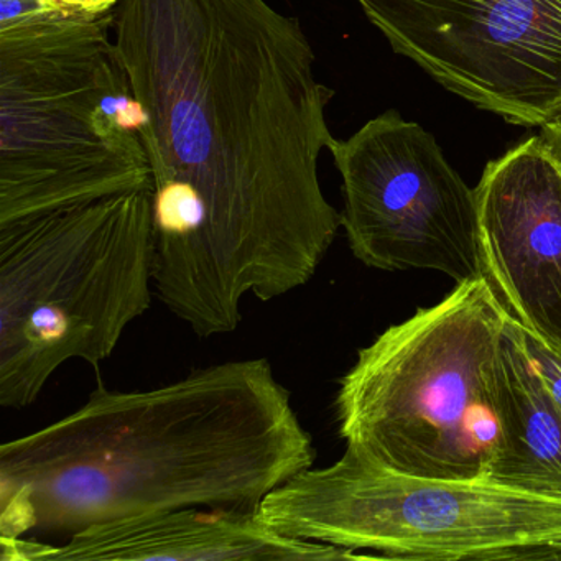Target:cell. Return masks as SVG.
I'll return each instance as SVG.
<instances>
[{
	"label": "cell",
	"mask_w": 561,
	"mask_h": 561,
	"mask_svg": "<svg viewBox=\"0 0 561 561\" xmlns=\"http://www.w3.org/2000/svg\"><path fill=\"white\" fill-rule=\"evenodd\" d=\"M330 152L357 261L386 272H442L456 284L482 277L474 190L432 134L392 110L336 139Z\"/></svg>",
	"instance_id": "obj_7"
},
{
	"label": "cell",
	"mask_w": 561,
	"mask_h": 561,
	"mask_svg": "<svg viewBox=\"0 0 561 561\" xmlns=\"http://www.w3.org/2000/svg\"><path fill=\"white\" fill-rule=\"evenodd\" d=\"M114 38L152 170L153 288L199 337L231 333L248 295L307 285L343 228L318 175L334 91L267 0H121Z\"/></svg>",
	"instance_id": "obj_1"
},
{
	"label": "cell",
	"mask_w": 561,
	"mask_h": 561,
	"mask_svg": "<svg viewBox=\"0 0 561 561\" xmlns=\"http://www.w3.org/2000/svg\"><path fill=\"white\" fill-rule=\"evenodd\" d=\"M560 169H561V165H560Z\"/></svg>",
	"instance_id": "obj_16"
},
{
	"label": "cell",
	"mask_w": 561,
	"mask_h": 561,
	"mask_svg": "<svg viewBox=\"0 0 561 561\" xmlns=\"http://www.w3.org/2000/svg\"><path fill=\"white\" fill-rule=\"evenodd\" d=\"M561 561V540L531 548L522 557L520 561Z\"/></svg>",
	"instance_id": "obj_15"
},
{
	"label": "cell",
	"mask_w": 561,
	"mask_h": 561,
	"mask_svg": "<svg viewBox=\"0 0 561 561\" xmlns=\"http://www.w3.org/2000/svg\"><path fill=\"white\" fill-rule=\"evenodd\" d=\"M152 186L0 225V407L111 356L152 304Z\"/></svg>",
	"instance_id": "obj_5"
},
{
	"label": "cell",
	"mask_w": 561,
	"mask_h": 561,
	"mask_svg": "<svg viewBox=\"0 0 561 561\" xmlns=\"http://www.w3.org/2000/svg\"><path fill=\"white\" fill-rule=\"evenodd\" d=\"M2 561H317L370 558L347 548L284 537L255 512L175 508L93 525L48 545L0 540Z\"/></svg>",
	"instance_id": "obj_10"
},
{
	"label": "cell",
	"mask_w": 561,
	"mask_h": 561,
	"mask_svg": "<svg viewBox=\"0 0 561 561\" xmlns=\"http://www.w3.org/2000/svg\"><path fill=\"white\" fill-rule=\"evenodd\" d=\"M60 4L71 14L103 15L121 4V0H60Z\"/></svg>",
	"instance_id": "obj_14"
},
{
	"label": "cell",
	"mask_w": 561,
	"mask_h": 561,
	"mask_svg": "<svg viewBox=\"0 0 561 561\" xmlns=\"http://www.w3.org/2000/svg\"><path fill=\"white\" fill-rule=\"evenodd\" d=\"M482 277L507 317L561 353V169L538 136L474 188Z\"/></svg>",
	"instance_id": "obj_9"
},
{
	"label": "cell",
	"mask_w": 561,
	"mask_h": 561,
	"mask_svg": "<svg viewBox=\"0 0 561 561\" xmlns=\"http://www.w3.org/2000/svg\"><path fill=\"white\" fill-rule=\"evenodd\" d=\"M255 515L284 537L389 560L520 561L561 540V502L485 479L400 474L347 446L333 465L272 491Z\"/></svg>",
	"instance_id": "obj_6"
},
{
	"label": "cell",
	"mask_w": 561,
	"mask_h": 561,
	"mask_svg": "<svg viewBox=\"0 0 561 561\" xmlns=\"http://www.w3.org/2000/svg\"><path fill=\"white\" fill-rule=\"evenodd\" d=\"M65 14L60 0H0V32Z\"/></svg>",
	"instance_id": "obj_12"
},
{
	"label": "cell",
	"mask_w": 561,
	"mask_h": 561,
	"mask_svg": "<svg viewBox=\"0 0 561 561\" xmlns=\"http://www.w3.org/2000/svg\"><path fill=\"white\" fill-rule=\"evenodd\" d=\"M314 458L264 357L157 389L100 386L77 412L0 446V540L175 508L255 512Z\"/></svg>",
	"instance_id": "obj_2"
},
{
	"label": "cell",
	"mask_w": 561,
	"mask_h": 561,
	"mask_svg": "<svg viewBox=\"0 0 561 561\" xmlns=\"http://www.w3.org/2000/svg\"><path fill=\"white\" fill-rule=\"evenodd\" d=\"M538 139L545 150L550 153L551 159L561 165V113L540 127Z\"/></svg>",
	"instance_id": "obj_13"
},
{
	"label": "cell",
	"mask_w": 561,
	"mask_h": 561,
	"mask_svg": "<svg viewBox=\"0 0 561 561\" xmlns=\"http://www.w3.org/2000/svg\"><path fill=\"white\" fill-rule=\"evenodd\" d=\"M499 435L485 481L561 502V410L505 320L499 363Z\"/></svg>",
	"instance_id": "obj_11"
},
{
	"label": "cell",
	"mask_w": 561,
	"mask_h": 561,
	"mask_svg": "<svg viewBox=\"0 0 561 561\" xmlns=\"http://www.w3.org/2000/svg\"><path fill=\"white\" fill-rule=\"evenodd\" d=\"M507 313L484 277L456 284L357 353L337 389L347 448L400 474L488 479Z\"/></svg>",
	"instance_id": "obj_4"
},
{
	"label": "cell",
	"mask_w": 561,
	"mask_h": 561,
	"mask_svg": "<svg viewBox=\"0 0 561 561\" xmlns=\"http://www.w3.org/2000/svg\"><path fill=\"white\" fill-rule=\"evenodd\" d=\"M397 55L520 127L561 113V0H356Z\"/></svg>",
	"instance_id": "obj_8"
},
{
	"label": "cell",
	"mask_w": 561,
	"mask_h": 561,
	"mask_svg": "<svg viewBox=\"0 0 561 561\" xmlns=\"http://www.w3.org/2000/svg\"><path fill=\"white\" fill-rule=\"evenodd\" d=\"M147 186L113 12L0 32V225Z\"/></svg>",
	"instance_id": "obj_3"
}]
</instances>
